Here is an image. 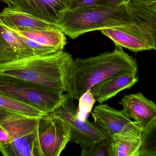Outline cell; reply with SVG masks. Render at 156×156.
Returning <instances> with one entry per match:
<instances>
[{
  "label": "cell",
  "instance_id": "9",
  "mask_svg": "<svg viewBox=\"0 0 156 156\" xmlns=\"http://www.w3.org/2000/svg\"><path fill=\"white\" fill-rule=\"evenodd\" d=\"M70 2L71 0H12L10 7L55 24L68 10Z\"/></svg>",
  "mask_w": 156,
  "mask_h": 156
},
{
  "label": "cell",
  "instance_id": "18",
  "mask_svg": "<svg viewBox=\"0 0 156 156\" xmlns=\"http://www.w3.org/2000/svg\"><path fill=\"white\" fill-rule=\"evenodd\" d=\"M126 5L134 16L146 22L151 27L154 43V49L156 51V13L147 4L128 1Z\"/></svg>",
  "mask_w": 156,
  "mask_h": 156
},
{
  "label": "cell",
  "instance_id": "16",
  "mask_svg": "<svg viewBox=\"0 0 156 156\" xmlns=\"http://www.w3.org/2000/svg\"><path fill=\"white\" fill-rule=\"evenodd\" d=\"M15 31L24 37L58 50H63L67 44L66 34L59 29H38L23 32Z\"/></svg>",
  "mask_w": 156,
  "mask_h": 156
},
{
  "label": "cell",
  "instance_id": "19",
  "mask_svg": "<svg viewBox=\"0 0 156 156\" xmlns=\"http://www.w3.org/2000/svg\"><path fill=\"white\" fill-rule=\"evenodd\" d=\"M138 156H156V120L144 131Z\"/></svg>",
  "mask_w": 156,
  "mask_h": 156
},
{
  "label": "cell",
  "instance_id": "26",
  "mask_svg": "<svg viewBox=\"0 0 156 156\" xmlns=\"http://www.w3.org/2000/svg\"><path fill=\"white\" fill-rule=\"evenodd\" d=\"M9 1H10V2H11V1H12V0H9Z\"/></svg>",
  "mask_w": 156,
  "mask_h": 156
},
{
  "label": "cell",
  "instance_id": "4",
  "mask_svg": "<svg viewBox=\"0 0 156 156\" xmlns=\"http://www.w3.org/2000/svg\"><path fill=\"white\" fill-rule=\"evenodd\" d=\"M41 117L27 116L0 107V126L9 134L11 142L0 148L4 156H43L38 140Z\"/></svg>",
  "mask_w": 156,
  "mask_h": 156
},
{
  "label": "cell",
  "instance_id": "14",
  "mask_svg": "<svg viewBox=\"0 0 156 156\" xmlns=\"http://www.w3.org/2000/svg\"><path fill=\"white\" fill-rule=\"evenodd\" d=\"M144 130L131 127L114 135L110 142L109 156H138Z\"/></svg>",
  "mask_w": 156,
  "mask_h": 156
},
{
  "label": "cell",
  "instance_id": "21",
  "mask_svg": "<svg viewBox=\"0 0 156 156\" xmlns=\"http://www.w3.org/2000/svg\"><path fill=\"white\" fill-rule=\"evenodd\" d=\"M111 140L104 138L95 142L86 149L82 150L81 156H109Z\"/></svg>",
  "mask_w": 156,
  "mask_h": 156
},
{
  "label": "cell",
  "instance_id": "8",
  "mask_svg": "<svg viewBox=\"0 0 156 156\" xmlns=\"http://www.w3.org/2000/svg\"><path fill=\"white\" fill-rule=\"evenodd\" d=\"M38 140L43 156H59L70 142V129L62 118L48 114L40 118Z\"/></svg>",
  "mask_w": 156,
  "mask_h": 156
},
{
  "label": "cell",
  "instance_id": "2",
  "mask_svg": "<svg viewBox=\"0 0 156 156\" xmlns=\"http://www.w3.org/2000/svg\"><path fill=\"white\" fill-rule=\"evenodd\" d=\"M74 59L64 50L0 64V75L40 88L67 92L68 73Z\"/></svg>",
  "mask_w": 156,
  "mask_h": 156
},
{
  "label": "cell",
  "instance_id": "11",
  "mask_svg": "<svg viewBox=\"0 0 156 156\" xmlns=\"http://www.w3.org/2000/svg\"><path fill=\"white\" fill-rule=\"evenodd\" d=\"M91 114L94 123L110 140L115 134L128 128L140 126L136 122L131 121L122 111L115 110L106 103L95 106Z\"/></svg>",
  "mask_w": 156,
  "mask_h": 156
},
{
  "label": "cell",
  "instance_id": "23",
  "mask_svg": "<svg viewBox=\"0 0 156 156\" xmlns=\"http://www.w3.org/2000/svg\"><path fill=\"white\" fill-rule=\"evenodd\" d=\"M11 142V138L9 134L0 126V148L8 145Z\"/></svg>",
  "mask_w": 156,
  "mask_h": 156
},
{
  "label": "cell",
  "instance_id": "1",
  "mask_svg": "<svg viewBox=\"0 0 156 156\" xmlns=\"http://www.w3.org/2000/svg\"><path fill=\"white\" fill-rule=\"evenodd\" d=\"M134 59L122 47L115 46L112 52L74 60L68 73L67 93L73 100H79L93 86L112 76L125 72L137 73Z\"/></svg>",
  "mask_w": 156,
  "mask_h": 156
},
{
  "label": "cell",
  "instance_id": "24",
  "mask_svg": "<svg viewBox=\"0 0 156 156\" xmlns=\"http://www.w3.org/2000/svg\"><path fill=\"white\" fill-rule=\"evenodd\" d=\"M128 1H135V2H139L147 4L149 5L156 3V0H127V2Z\"/></svg>",
  "mask_w": 156,
  "mask_h": 156
},
{
  "label": "cell",
  "instance_id": "3",
  "mask_svg": "<svg viewBox=\"0 0 156 156\" xmlns=\"http://www.w3.org/2000/svg\"><path fill=\"white\" fill-rule=\"evenodd\" d=\"M134 17L126 4L117 6L91 5L66 10L55 23L71 39L85 33L131 23Z\"/></svg>",
  "mask_w": 156,
  "mask_h": 156
},
{
  "label": "cell",
  "instance_id": "10",
  "mask_svg": "<svg viewBox=\"0 0 156 156\" xmlns=\"http://www.w3.org/2000/svg\"><path fill=\"white\" fill-rule=\"evenodd\" d=\"M36 56L24 37L6 26L0 18V64Z\"/></svg>",
  "mask_w": 156,
  "mask_h": 156
},
{
  "label": "cell",
  "instance_id": "13",
  "mask_svg": "<svg viewBox=\"0 0 156 156\" xmlns=\"http://www.w3.org/2000/svg\"><path fill=\"white\" fill-rule=\"evenodd\" d=\"M137 73L125 72L112 76L93 86L90 91L100 103L116 96L119 92L129 89L138 81Z\"/></svg>",
  "mask_w": 156,
  "mask_h": 156
},
{
  "label": "cell",
  "instance_id": "20",
  "mask_svg": "<svg viewBox=\"0 0 156 156\" xmlns=\"http://www.w3.org/2000/svg\"><path fill=\"white\" fill-rule=\"evenodd\" d=\"M127 0H71L69 10L91 5L117 6L125 4Z\"/></svg>",
  "mask_w": 156,
  "mask_h": 156
},
{
  "label": "cell",
  "instance_id": "12",
  "mask_svg": "<svg viewBox=\"0 0 156 156\" xmlns=\"http://www.w3.org/2000/svg\"><path fill=\"white\" fill-rule=\"evenodd\" d=\"M119 104L129 119L135 120L144 131L156 120V105L141 93L125 95Z\"/></svg>",
  "mask_w": 156,
  "mask_h": 156
},
{
  "label": "cell",
  "instance_id": "6",
  "mask_svg": "<svg viewBox=\"0 0 156 156\" xmlns=\"http://www.w3.org/2000/svg\"><path fill=\"white\" fill-rule=\"evenodd\" d=\"M134 17L133 22L100 31L110 38L115 46L133 52L154 49V43L151 27L146 22Z\"/></svg>",
  "mask_w": 156,
  "mask_h": 156
},
{
  "label": "cell",
  "instance_id": "5",
  "mask_svg": "<svg viewBox=\"0 0 156 156\" xmlns=\"http://www.w3.org/2000/svg\"><path fill=\"white\" fill-rule=\"evenodd\" d=\"M0 92L47 114L55 111L68 97L67 93L40 88L16 78L2 75H0Z\"/></svg>",
  "mask_w": 156,
  "mask_h": 156
},
{
  "label": "cell",
  "instance_id": "15",
  "mask_svg": "<svg viewBox=\"0 0 156 156\" xmlns=\"http://www.w3.org/2000/svg\"><path fill=\"white\" fill-rule=\"evenodd\" d=\"M0 18L8 27L19 32L38 29H59L55 24L48 23L8 6L0 13Z\"/></svg>",
  "mask_w": 156,
  "mask_h": 156
},
{
  "label": "cell",
  "instance_id": "7",
  "mask_svg": "<svg viewBox=\"0 0 156 156\" xmlns=\"http://www.w3.org/2000/svg\"><path fill=\"white\" fill-rule=\"evenodd\" d=\"M74 100L68 96L64 103L52 113L62 118L69 127L70 142L80 146L82 150L99 140L106 138L94 123L87 119L78 118V109Z\"/></svg>",
  "mask_w": 156,
  "mask_h": 156
},
{
  "label": "cell",
  "instance_id": "25",
  "mask_svg": "<svg viewBox=\"0 0 156 156\" xmlns=\"http://www.w3.org/2000/svg\"><path fill=\"white\" fill-rule=\"evenodd\" d=\"M0 1L2 2L5 3L7 4L8 6H9V7L11 6V2H10L9 0H0Z\"/></svg>",
  "mask_w": 156,
  "mask_h": 156
},
{
  "label": "cell",
  "instance_id": "17",
  "mask_svg": "<svg viewBox=\"0 0 156 156\" xmlns=\"http://www.w3.org/2000/svg\"><path fill=\"white\" fill-rule=\"evenodd\" d=\"M0 107L27 116L42 117L48 114L0 92Z\"/></svg>",
  "mask_w": 156,
  "mask_h": 156
},
{
  "label": "cell",
  "instance_id": "22",
  "mask_svg": "<svg viewBox=\"0 0 156 156\" xmlns=\"http://www.w3.org/2000/svg\"><path fill=\"white\" fill-rule=\"evenodd\" d=\"M78 116L79 119L84 120L87 119L96 101L90 91L86 92L79 99Z\"/></svg>",
  "mask_w": 156,
  "mask_h": 156
}]
</instances>
